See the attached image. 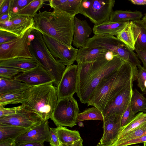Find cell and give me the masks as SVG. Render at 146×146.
<instances>
[{"label":"cell","mask_w":146,"mask_h":146,"mask_svg":"<svg viewBox=\"0 0 146 146\" xmlns=\"http://www.w3.org/2000/svg\"><path fill=\"white\" fill-rule=\"evenodd\" d=\"M50 139L49 143L51 146H60V144L56 128L50 127Z\"/></svg>","instance_id":"obj_44"},{"label":"cell","mask_w":146,"mask_h":146,"mask_svg":"<svg viewBox=\"0 0 146 146\" xmlns=\"http://www.w3.org/2000/svg\"><path fill=\"white\" fill-rule=\"evenodd\" d=\"M122 116L114 114L104 117L103 136L99 143L104 145H111L117 138L120 131Z\"/></svg>","instance_id":"obj_14"},{"label":"cell","mask_w":146,"mask_h":146,"mask_svg":"<svg viewBox=\"0 0 146 146\" xmlns=\"http://www.w3.org/2000/svg\"><path fill=\"white\" fill-rule=\"evenodd\" d=\"M132 111L130 102L122 116L121 126L123 127L128 124L135 116Z\"/></svg>","instance_id":"obj_39"},{"label":"cell","mask_w":146,"mask_h":146,"mask_svg":"<svg viewBox=\"0 0 146 146\" xmlns=\"http://www.w3.org/2000/svg\"><path fill=\"white\" fill-rule=\"evenodd\" d=\"M30 87L14 79L0 77V94L27 88Z\"/></svg>","instance_id":"obj_29"},{"label":"cell","mask_w":146,"mask_h":146,"mask_svg":"<svg viewBox=\"0 0 146 146\" xmlns=\"http://www.w3.org/2000/svg\"><path fill=\"white\" fill-rule=\"evenodd\" d=\"M141 21L142 23L146 28V13L145 14L144 16Z\"/></svg>","instance_id":"obj_53"},{"label":"cell","mask_w":146,"mask_h":146,"mask_svg":"<svg viewBox=\"0 0 146 146\" xmlns=\"http://www.w3.org/2000/svg\"><path fill=\"white\" fill-rule=\"evenodd\" d=\"M116 56L135 66L141 65V62L133 50L124 43L118 46L116 50Z\"/></svg>","instance_id":"obj_27"},{"label":"cell","mask_w":146,"mask_h":146,"mask_svg":"<svg viewBox=\"0 0 146 146\" xmlns=\"http://www.w3.org/2000/svg\"><path fill=\"white\" fill-rule=\"evenodd\" d=\"M56 128L60 143H71L82 139L78 131L70 130L63 126Z\"/></svg>","instance_id":"obj_31"},{"label":"cell","mask_w":146,"mask_h":146,"mask_svg":"<svg viewBox=\"0 0 146 146\" xmlns=\"http://www.w3.org/2000/svg\"><path fill=\"white\" fill-rule=\"evenodd\" d=\"M77 66H66L56 89L58 100L73 96L78 90Z\"/></svg>","instance_id":"obj_11"},{"label":"cell","mask_w":146,"mask_h":146,"mask_svg":"<svg viewBox=\"0 0 146 146\" xmlns=\"http://www.w3.org/2000/svg\"><path fill=\"white\" fill-rule=\"evenodd\" d=\"M38 65L34 58L19 57L0 60V67H12L24 70L30 69Z\"/></svg>","instance_id":"obj_22"},{"label":"cell","mask_w":146,"mask_h":146,"mask_svg":"<svg viewBox=\"0 0 146 146\" xmlns=\"http://www.w3.org/2000/svg\"><path fill=\"white\" fill-rule=\"evenodd\" d=\"M46 0H33L25 7L16 13V14L33 18L37 11L43 6Z\"/></svg>","instance_id":"obj_35"},{"label":"cell","mask_w":146,"mask_h":146,"mask_svg":"<svg viewBox=\"0 0 146 146\" xmlns=\"http://www.w3.org/2000/svg\"><path fill=\"white\" fill-rule=\"evenodd\" d=\"M18 37L11 33L0 30V44L9 42Z\"/></svg>","instance_id":"obj_43"},{"label":"cell","mask_w":146,"mask_h":146,"mask_svg":"<svg viewBox=\"0 0 146 146\" xmlns=\"http://www.w3.org/2000/svg\"><path fill=\"white\" fill-rule=\"evenodd\" d=\"M130 103L135 114L139 111L146 113V98L136 89L133 90Z\"/></svg>","instance_id":"obj_33"},{"label":"cell","mask_w":146,"mask_h":146,"mask_svg":"<svg viewBox=\"0 0 146 146\" xmlns=\"http://www.w3.org/2000/svg\"><path fill=\"white\" fill-rule=\"evenodd\" d=\"M53 83L27 88L21 105L38 115L44 121L51 117L58 102L56 89Z\"/></svg>","instance_id":"obj_3"},{"label":"cell","mask_w":146,"mask_h":146,"mask_svg":"<svg viewBox=\"0 0 146 146\" xmlns=\"http://www.w3.org/2000/svg\"><path fill=\"white\" fill-rule=\"evenodd\" d=\"M130 21L135 41V49L146 50V28L141 20Z\"/></svg>","instance_id":"obj_23"},{"label":"cell","mask_w":146,"mask_h":146,"mask_svg":"<svg viewBox=\"0 0 146 146\" xmlns=\"http://www.w3.org/2000/svg\"><path fill=\"white\" fill-rule=\"evenodd\" d=\"M9 19L11 21L8 32L21 37L29 29H34L35 22L33 18L29 16L18 15L14 13H10Z\"/></svg>","instance_id":"obj_18"},{"label":"cell","mask_w":146,"mask_h":146,"mask_svg":"<svg viewBox=\"0 0 146 146\" xmlns=\"http://www.w3.org/2000/svg\"><path fill=\"white\" fill-rule=\"evenodd\" d=\"M17 146H45L44 142H31L17 143Z\"/></svg>","instance_id":"obj_48"},{"label":"cell","mask_w":146,"mask_h":146,"mask_svg":"<svg viewBox=\"0 0 146 146\" xmlns=\"http://www.w3.org/2000/svg\"><path fill=\"white\" fill-rule=\"evenodd\" d=\"M128 22L105 21L99 24L94 25L92 29L93 32L95 35L116 36Z\"/></svg>","instance_id":"obj_19"},{"label":"cell","mask_w":146,"mask_h":146,"mask_svg":"<svg viewBox=\"0 0 146 146\" xmlns=\"http://www.w3.org/2000/svg\"><path fill=\"white\" fill-rule=\"evenodd\" d=\"M12 0H0V16L11 11Z\"/></svg>","instance_id":"obj_41"},{"label":"cell","mask_w":146,"mask_h":146,"mask_svg":"<svg viewBox=\"0 0 146 146\" xmlns=\"http://www.w3.org/2000/svg\"><path fill=\"white\" fill-rule=\"evenodd\" d=\"M138 70L137 67L125 61L115 72L102 80L90 97L88 106H95L102 112L109 102L137 80Z\"/></svg>","instance_id":"obj_1"},{"label":"cell","mask_w":146,"mask_h":146,"mask_svg":"<svg viewBox=\"0 0 146 146\" xmlns=\"http://www.w3.org/2000/svg\"><path fill=\"white\" fill-rule=\"evenodd\" d=\"M137 52V56L142 61L143 67L146 69V50H139L135 49V50Z\"/></svg>","instance_id":"obj_46"},{"label":"cell","mask_w":146,"mask_h":146,"mask_svg":"<svg viewBox=\"0 0 146 146\" xmlns=\"http://www.w3.org/2000/svg\"><path fill=\"white\" fill-rule=\"evenodd\" d=\"M24 70L10 67H0V77L8 79L14 78Z\"/></svg>","instance_id":"obj_37"},{"label":"cell","mask_w":146,"mask_h":146,"mask_svg":"<svg viewBox=\"0 0 146 146\" xmlns=\"http://www.w3.org/2000/svg\"><path fill=\"white\" fill-rule=\"evenodd\" d=\"M123 43L116 37L114 36L94 35L93 37L89 38L85 47L102 48L111 51L116 56V51L118 46Z\"/></svg>","instance_id":"obj_17"},{"label":"cell","mask_w":146,"mask_h":146,"mask_svg":"<svg viewBox=\"0 0 146 146\" xmlns=\"http://www.w3.org/2000/svg\"><path fill=\"white\" fill-rule=\"evenodd\" d=\"M146 135V122L137 127L121 139L114 142L113 146L121 143L137 138Z\"/></svg>","instance_id":"obj_36"},{"label":"cell","mask_w":146,"mask_h":146,"mask_svg":"<svg viewBox=\"0 0 146 146\" xmlns=\"http://www.w3.org/2000/svg\"><path fill=\"white\" fill-rule=\"evenodd\" d=\"M48 5L54 9H56L74 17L79 13L82 0H50Z\"/></svg>","instance_id":"obj_20"},{"label":"cell","mask_w":146,"mask_h":146,"mask_svg":"<svg viewBox=\"0 0 146 146\" xmlns=\"http://www.w3.org/2000/svg\"><path fill=\"white\" fill-rule=\"evenodd\" d=\"M144 146H146V142L144 143Z\"/></svg>","instance_id":"obj_57"},{"label":"cell","mask_w":146,"mask_h":146,"mask_svg":"<svg viewBox=\"0 0 146 146\" xmlns=\"http://www.w3.org/2000/svg\"><path fill=\"white\" fill-rule=\"evenodd\" d=\"M14 79L23 82L30 87L50 83L54 84V82L49 73L38 65L30 69L23 71Z\"/></svg>","instance_id":"obj_12"},{"label":"cell","mask_w":146,"mask_h":146,"mask_svg":"<svg viewBox=\"0 0 146 146\" xmlns=\"http://www.w3.org/2000/svg\"><path fill=\"white\" fill-rule=\"evenodd\" d=\"M104 118L102 112L97 108L93 106L79 113L77 116V121L79 122L91 120L103 121Z\"/></svg>","instance_id":"obj_34"},{"label":"cell","mask_w":146,"mask_h":146,"mask_svg":"<svg viewBox=\"0 0 146 146\" xmlns=\"http://www.w3.org/2000/svg\"><path fill=\"white\" fill-rule=\"evenodd\" d=\"M79 111L77 101L73 96L58 100L50 118L57 127H72L77 124Z\"/></svg>","instance_id":"obj_7"},{"label":"cell","mask_w":146,"mask_h":146,"mask_svg":"<svg viewBox=\"0 0 146 146\" xmlns=\"http://www.w3.org/2000/svg\"><path fill=\"white\" fill-rule=\"evenodd\" d=\"M144 85H145V88L146 89V81L145 82V84H144Z\"/></svg>","instance_id":"obj_55"},{"label":"cell","mask_w":146,"mask_h":146,"mask_svg":"<svg viewBox=\"0 0 146 146\" xmlns=\"http://www.w3.org/2000/svg\"><path fill=\"white\" fill-rule=\"evenodd\" d=\"M146 142V135L142 136L135 138L131 140L127 141L119 144L114 146H128L133 145Z\"/></svg>","instance_id":"obj_45"},{"label":"cell","mask_w":146,"mask_h":146,"mask_svg":"<svg viewBox=\"0 0 146 146\" xmlns=\"http://www.w3.org/2000/svg\"><path fill=\"white\" fill-rule=\"evenodd\" d=\"M21 105L12 108H6L0 106V118L10 116L16 113Z\"/></svg>","instance_id":"obj_42"},{"label":"cell","mask_w":146,"mask_h":146,"mask_svg":"<svg viewBox=\"0 0 146 146\" xmlns=\"http://www.w3.org/2000/svg\"><path fill=\"white\" fill-rule=\"evenodd\" d=\"M33 29L28 30L21 37L0 44V60L19 57L34 58L29 47V36Z\"/></svg>","instance_id":"obj_8"},{"label":"cell","mask_w":146,"mask_h":146,"mask_svg":"<svg viewBox=\"0 0 146 146\" xmlns=\"http://www.w3.org/2000/svg\"><path fill=\"white\" fill-rule=\"evenodd\" d=\"M130 2L133 4L136 5H146V0H131Z\"/></svg>","instance_id":"obj_51"},{"label":"cell","mask_w":146,"mask_h":146,"mask_svg":"<svg viewBox=\"0 0 146 146\" xmlns=\"http://www.w3.org/2000/svg\"><path fill=\"white\" fill-rule=\"evenodd\" d=\"M27 88L0 94V106H4L9 104H22Z\"/></svg>","instance_id":"obj_30"},{"label":"cell","mask_w":146,"mask_h":146,"mask_svg":"<svg viewBox=\"0 0 146 146\" xmlns=\"http://www.w3.org/2000/svg\"><path fill=\"white\" fill-rule=\"evenodd\" d=\"M145 122L146 113H144L143 112H141L138 113L135 115L130 123L125 126L121 127L117 137L114 142L121 139Z\"/></svg>","instance_id":"obj_28"},{"label":"cell","mask_w":146,"mask_h":146,"mask_svg":"<svg viewBox=\"0 0 146 146\" xmlns=\"http://www.w3.org/2000/svg\"><path fill=\"white\" fill-rule=\"evenodd\" d=\"M42 35L48 49L57 61L67 66L74 63L78 49L65 45L46 34Z\"/></svg>","instance_id":"obj_10"},{"label":"cell","mask_w":146,"mask_h":146,"mask_svg":"<svg viewBox=\"0 0 146 146\" xmlns=\"http://www.w3.org/2000/svg\"><path fill=\"white\" fill-rule=\"evenodd\" d=\"M143 15L140 11L116 10L112 11L109 21L115 22L138 21L140 20Z\"/></svg>","instance_id":"obj_24"},{"label":"cell","mask_w":146,"mask_h":146,"mask_svg":"<svg viewBox=\"0 0 146 146\" xmlns=\"http://www.w3.org/2000/svg\"><path fill=\"white\" fill-rule=\"evenodd\" d=\"M134 146H144L143 145V146H141V145H135Z\"/></svg>","instance_id":"obj_58"},{"label":"cell","mask_w":146,"mask_h":146,"mask_svg":"<svg viewBox=\"0 0 146 146\" xmlns=\"http://www.w3.org/2000/svg\"><path fill=\"white\" fill-rule=\"evenodd\" d=\"M82 139L77 141L68 143H60V146H83Z\"/></svg>","instance_id":"obj_49"},{"label":"cell","mask_w":146,"mask_h":146,"mask_svg":"<svg viewBox=\"0 0 146 146\" xmlns=\"http://www.w3.org/2000/svg\"><path fill=\"white\" fill-rule=\"evenodd\" d=\"M115 56L114 54L111 51H108L106 54L105 57L108 61L112 60Z\"/></svg>","instance_id":"obj_50"},{"label":"cell","mask_w":146,"mask_h":146,"mask_svg":"<svg viewBox=\"0 0 146 146\" xmlns=\"http://www.w3.org/2000/svg\"><path fill=\"white\" fill-rule=\"evenodd\" d=\"M96 146H113L111 145H104L101 144L99 143Z\"/></svg>","instance_id":"obj_54"},{"label":"cell","mask_w":146,"mask_h":146,"mask_svg":"<svg viewBox=\"0 0 146 146\" xmlns=\"http://www.w3.org/2000/svg\"><path fill=\"white\" fill-rule=\"evenodd\" d=\"M44 121L36 112L21 105L16 113L0 118V123L30 129Z\"/></svg>","instance_id":"obj_9"},{"label":"cell","mask_w":146,"mask_h":146,"mask_svg":"<svg viewBox=\"0 0 146 146\" xmlns=\"http://www.w3.org/2000/svg\"><path fill=\"white\" fill-rule=\"evenodd\" d=\"M143 93L144 94H146V89H145V90Z\"/></svg>","instance_id":"obj_56"},{"label":"cell","mask_w":146,"mask_h":146,"mask_svg":"<svg viewBox=\"0 0 146 146\" xmlns=\"http://www.w3.org/2000/svg\"><path fill=\"white\" fill-rule=\"evenodd\" d=\"M93 32L85 20L81 21L75 16L74 19L73 45L76 48L85 47L89 36Z\"/></svg>","instance_id":"obj_16"},{"label":"cell","mask_w":146,"mask_h":146,"mask_svg":"<svg viewBox=\"0 0 146 146\" xmlns=\"http://www.w3.org/2000/svg\"><path fill=\"white\" fill-rule=\"evenodd\" d=\"M94 61L78 63V93L84 85L93 71Z\"/></svg>","instance_id":"obj_25"},{"label":"cell","mask_w":146,"mask_h":146,"mask_svg":"<svg viewBox=\"0 0 146 146\" xmlns=\"http://www.w3.org/2000/svg\"><path fill=\"white\" fill-rule=\"evenodd\" d=\"M125 62L116 56L110 61L107 60L104 56L94 61L93 64L94 70L91 76L77 94L80 102L82 103H87L102 80L115 72Z\"/></svg>","instance_id":"obj_5"},{"label":"cell","mask_w":146,"mask_h":146,"mask_svg":"<svg viewBox=\"0 0 146 146\" xmlns=\"http://www.w3.org/2000/svg\"><path fill=\"white\" fill-rule=\"evenodd\" d=\"M29 47L38 65L49 73L54 80V84L57 86L66 67L54 57L45 44L42 33L34 29L29 36Z\"/></svg>","instance_id":"obj_4"},{"label":"cell","mask_w":146,"mask_h":146,"mask_svg":"<svg viewBox=\"0 0 146 146\" xmlns=\"http://www.w3.org/2000/svg\"><path fill=\"white\" fill-rule=\"evenodd\" d=\"M108 51L100 48H80L78 51L76 61L77 64L95 61L104 56Z\"/></svg>","instance_id":"obj_21"},{"label":"cell","mask_w":146,"mask_h":146,"mask_svg":"<svg viewBox=\"0 0 146 146\" xmlns=\"http://www.w3.org/2000/svg\"><path fill=\"white\" fill-rule=\"evenodd\" d=\"M34 29L71 46L73 40L74 17L56 9L37 13L33 17Z\"/></svg>","instance_id":"obj_2"},{"label":"cell","mask_w":146,"mask_h":146,"mask_svg":"<svg viewBox=\"0 0 146 146\" xmlns=\"http://www.w3.org/2000/svg\"><path fill=\"white\" fill-rule=\"evenodd\" d=\"M116 37L133 50L135 48V41L131 21H129Z\"/></svg>","instance_id":"obj_32"},{"label":"cell","mask_w":146,"mask_h":146,"mask_svg":"<svg viewBox=\"0 0 146 146\" xmlns=\"http://www.w3.org/2000/svg\"><path fill=\"white\" fill-rule=\"evenodd\" d=\"M33 0H12L11 12L14 9L16 8V13L17 12L25 7Z\"/></svg>","instance_id":"obj_40"},{"label":"cell","mask_w":146,"mask_h":146,"mask_svg":"<svg viewBox=\"0 0 146 146\" xmlns=\"http://www.w3.org/2000/svg\"><path fill=\"white\" fill-rule=\"evenodd\" d=\"M114 0H82L79 13L88 18L94 25L109 21Z\"/></svg>","instance_id":"obj_6"},{"label":"cell","mask_w":146,"mask_h":146,"mask_svg":"<svg viewBox=\"0 0 146 146\" xmlns=\"http://www.w3.org/2000/svg\"><path fill=\"white\" fill-rule=\"evenodd\" d=\"M50 127L48 120L30 129L19 137L15 141L17 143L31 142H49L50 139Z\"/></svg>","instance_id":"obj_15"},{"label":"cell","mask_w":146,"mask_h":146,"mask_svg":"<svg viewBox=\"0 0 146 146\" xmlns=\"http://www.w3.org/2000/svg\"><path fill=\"white\" fill-rule=\"evenodd\" d=\"M10 14L6 13L0 16V22L5 21L9 19Z\"/></svg>","instance_id":"obj_52"},{"label":"cell","mask_w":146,"mask_h":146,"mask_svg":"<svg viewBox=\"0 0 146 146\" xmlns=\"http://www.w3.org/2000/svg\"><path fill=\"white\" fill-rule=\"evenodd\" d=\"M137 66L138 68L137 76V86L143 92L146 89L144 84L146 81V69L141 65Z\"/></svg>","instance_id":"obj_38"},{"label":"cell","mask_w":146,"mask_h":146,"mask_svg":"<svg viewBox=\"0 0 146 146\" xmlns=\"http://www.w3.org/2000/svg\"><path fill=\"white\" fill-rule=\"evenodd\" d=\"M29 130L21 127L0 123V141L9 139L16 140Z\"/></svg>","instance_id":"obj_26"},{"label":"cell","mask_w":146,"mask_h":146,"mask_svg":"<svg viewBox=\"0 0 146 146\" xmlns=\"http://www.w3.org/2000/svg\"><path fill=\"white\" fill-rule=\"evenodd\" d=\"M0 146H17V143L14 139H7L0 141Z\"/></svg>","instance_id":"obj_47"},{"label":"cell","mask_w":146,"mask_h":146,"mask_svg":"<svg viewBox=\"0 0 146 146\" xmlns=\"http://www.w3.org/2000/svg\"><path fill=\"white\" fill-rule=\"evenodd\" d=\"M133 83L121 91L106 105L102 111L104 117L113 114L122 116L130 102Z\"/></svg>","instance_id":"obj_13"}]
</instances>
